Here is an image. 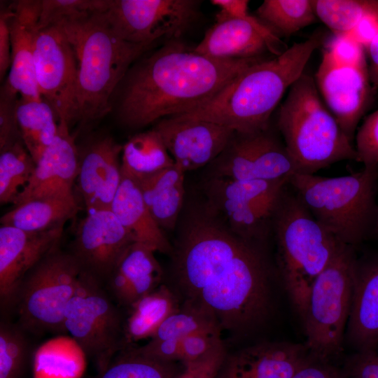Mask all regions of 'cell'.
Returning a JSON list of instances; mask_svg holds the SVG:
<instances>
[{
  "label": "cell",
  "mask_w": 378,
  "mask_h": 378,
  "mask_svg": "<svg viewBox=\"0 0 378 378\" xmlns=\"http://www.w3.org/2000/svg\"><path fill=\"white\" fill-rule=\"evenodd\" d=\"M315 80L303 73L281 105L277 126L296 173L314 174L343 160H356L355 146L323 102Z\"/></svg>",
  "instance_id": "5b68a950"
},
{
  "label": "cell",
  "mask_w": 378,
  "mask_h": 378,
  "mask_svg": "<svg viewBox=\"0 0 378 378\" xmlns=\"http://www.w3.org/2000/svg\"><path fill=\"white\" fill-rule=\"evenodd\" d=\"M111 209L135 242L155 252L172 253V246L149 212L136 181L122 176Z\"/></svg>",
  "instance_id": "d4e9b609"
},
{
  "label": "cell",
  "mask_w": 378,
  "mask_h": 378,
  "mask_svg": "<svg viewBox=\"0 0 378 378\" xmlns=\"http://www.w3.org/2000/svg\"><path fill=\"white\" fill-rule=\"evenodd\" d=\"M27 332L8 317L0 320V378H22L31 354Z\"/></svg>",
  "instance_id": "e575fe53"
},
{
  "label": "cell",
  "mask_w": 378,
  "mask_h": 378,
  "mask_svg": "<svg viewBox=\"0 0 378 378\" xmlns=\"http://www.w3.org/2000/svg\"><path fill=\"white\" fill-rule=\"evenodd\" d=\"M79 209L75 196L35 198L14 206L0 222L27 232H43L64 226Z\"/></svg>",
  "instance_id": "4316f807"
},
{
  "label": "cell",
  "mask_w": 378,
  "mask_h": 378,
  "mask_svg": "<svg viewBox=\"0 0 378 378\" xmlns=\"http://www.w3.org/2000/svg\"><path fill=\"white\" fill-rule=\"evenodd\" d=\"M172 253L184 300L210 311L222 330L243 335L265 320L271 290L262 253L206 204L187 214Z\"/></svg>",
  "instance_id": "6da1fadb"
},
{
  "label": "cell",
  "mask_w": 378,
  "mask_h": 378,
  "mask_svg": "<svg viewBox=\"0 0 378 378\" xmlns=\"http://www.w3.org/2000/svg\"><path fill=\"white\" fill-rule=\"evenodd\" d=\"M81 271L70 251L55 246L21 283L14 310L20 325L30 334L66 332L64 311Z\"/></svg>",
  "instance_id": "9c48e42d"
},
{
  "label": "cell",
  "mask_w": 378,
  "mask_h": 378,
  "mask_svg": "<svg viewBox=\"0 0 378 378\" xmlns=\"http://www.w3.org/2000/svg\"><path fill=\"white\" fill-rule=\"evenodd\" d=\"M130 348L136 354L160 361H181V340H150L142 346H130Z\"/></svg>",
  "instance_id": "f6af8a7d"
},
{
  "label": "cell",
  "mask_w": 378,
  "mask_h": 378,
  "mask_svg": "<svg viewBox=\"0 0 378 378\" xmlns=\"http://www.w3.org/2000/svg\"><path fill=\"white\" fill-rule=\"evenodd\" d=\"M16 95L1 89L0 93V149L22 141L16 117Z\"/></svg>",
  "instance_id": "7bdbcfd3"
},
{
  "label": "cell",
  "mask_w": 378,
  "mask_h": 378,
  "mask_svg": "<svg viewBox=\"0 0 378 378\" xmlns=\"http://www.w3.org/2000/svg\"><path fill=\"white\" fill-rule=\"evenodd\" d=\"M15 111L22 141L36 163L57 134L58 118L43 98H20L17 100Z\"/></svg>",
  "instance_id": "f546056e"
},
{
  "label": "cell",
  "mask_w": 378,
  "mask_h": 378,
  "mask_svg": "<svg viewBox=\"0 0 378 378\" xmlns=\"http://www.w3.org/2000/svg\"><path fill=\"white\" fill-rule=\"evenodd\" d=\"M291 378H346V375L344 369L335 366L331 361L312 357Z\"/></svg>",
  "instance_id": "7dc6e473"
},
{
  "label": "cell",
  "mask_w": 378,
  "mask_h": 378,
  "mask_svg": "<svg viewBox=\"0 0 378 378\" xmlns=\"http://www.w3.org/2000/svg\"><path fill=\"white\" fill-rule=\"evenodd\" d=\"M262 60L214 58L188 50L178 41L167 43L130 73L119 118L128 127H141L195 111Z\"/></svg>",
  "instance_id": "7a4b0ae2"
},
{
  "label": "cell",
  "mask_w": 378,
  "mask_h": 378,
  "mask_svg": "<svg viewBox=\"0 0 378 378\" xmlns=\"http://www.w3.org/2000/svg\"><path fill=\"white\" fill-rule=\"evenodd\" d=\"M41 0H20L9 9L11 65L1 90L24 99H40L35 77L34 48Z\"/></svg>",
  "instance_id": "ffe728a7"
},
{
  "label": "cell",
  "mask_w": 378,
  "mask_h": 378,
  "mask_svg": "<svg viewBox=\"0 0 378 378\" xmlns=\"http://www.w3.org/2000/svg\"><path fill=\"white\" fill-rule=\"evenodd\" d=\"M378 167L337 177L294 174L288 180L316 220L341 243L360 244L373 228Z\"/></svg>",
  "instance_id": "52a82bcc"
},
{
  "label": "cell",
  "mask_w": 378,
  "mask_h": 378,
  "mask_svg": "<svg viewBox=\"0 0 378 378\" xmlns=\"http://www.w3.org/2000/svg\"><path fill=\"white\" fill-rule=\"evenodd\" d=\"M64 226L43 232L0 227V312H14L19 288L27 274L59 245Z\"/></svg>",
  "instance_id": "9a60e30c"
},
{
  "label": "cell",
  "mask_w": 378,
  "mask_h": 378,
  "mask_svg": "<svg viewBox=\"0 0 378 378\" xmlns=\"http://www.w3.org/2000/svg\"><path fill=\"white\" fill-rule=\"evenodd\" d=\"M174 164L162 138L153 128L132 136L122 146V175L136 181Z\"/></svg>",
  "instance_id": "f1b7e54d"
},
{
  "label": "cell",
  "mask_w": 378,
  "mask_h": 378,
  "mask_svg": "<svg viewBox=\"0 0 378 378\" xmlns=\"http://www.w3.org/2000/svg\"><path fill=\"white\" fill-rule=\"evenodd\" d=\"M221 330L201 331L181 340V362L195 360L223 343Z\"/></svg>",
  "instance_id": "ee69618b"
},
{
  "label": "cell",
  "mask_w": 378,
  "mask_h": 378,
  "mask_svg": "<svg viewBox=\"0 0 378 378\" xmlns=\"http://www.w3.org/2000/svg\"><path fill=\"white\" fill-rule=\"evenodd\" d=\"M9 9L1 10L0 14V78L5 76L11 65V39L9 27Z\"/></svg>",
  "instance_id": "681fc988"
},
{
  "label": "cell",
  "mask_w": 378,
  "mask_h": 378,
  "mask_svg": "<svg viewBox=\"0 0 378 378\" xmlns=\"http://www.w3.org/2000/svg\"><path fill=\"white\" fill-rule=\"evenodd\" d=\"M355 139L356 161L365 167H378V109L365 118Z\"/></svg>",
  "instance_id": "60d3db41"
},
{
  "label": "cell",
  "mask_w": 378,
  "mask_h": 378,
  "mask_svg": "<svg viewBox=\"0 0 378 378\" xmlns=\"http://www.w3.org/2000/svg\"><path fill=\"white\" fill-rule=\"evenodd\" d=\"M356 260L353 247L342 244L313 284L302 323L314 358L331 361L343 351Z\"/></svg>",
  "instance_id": "ba28073f"
},
{
  "label": "cell",
  "mask_w": 378,
  "mask_h": 378,
  "mask_svg": "<svg viewBox=\"0 0 378 378\" xmlns=\"http://www.w3.org/2000/svg\"><path fill=\"white\" fill-rule=\"evenodd\" d=\"M35 77L41 97L55 111L59 121L69 125L77 119V61L62 29H38L34 48Z\"/></svg>",
  "instance_id": "7c38bea8"
},
{
  "label": "cell",
  "mask_w": 378,
  "mask_h": 378,
  "mask_svg": "<svg viewBox=\"0 0 378 378\" xmlns=\"http://www.w3.org/2000/svg\"><path fill=\"white\" fill-rule=\"evenodd\" d=\"M36 162L22 141L0 149V203L15 204L29 183Z\"/></svg>",
  "instance_id": "836d02e7"
},
{
  "label": "cell",
  "mask_w": 378,
  "mask_h": 378,
  "mask_svg": "<svg viewBox=\"0 0 378 378\" xmlns=\"http://www.w3.org/2000/svg\"><path fill=\"white\" fill-rule=\"evenodd\" d=\"M316 15L334 34L349 33L362 17L378 6L374 0H312Z\"/></svg>",
  "instance_id": "74e56055"
},
{
  "label": "cell",
  "mask_w": 378,
  "mask_h": 378,
  "mask_svg": "<svg viewBox=\"0 0 378 378\" xmlns=\"http://www.w3.org/2000/svg\"><path fill=\"white\" fill-rule=\"evenodd\" d=\"M343 369L346 378H378V351L356 352Z\"/></svg>",
  "instance_id": "bcb514c9"
},
{
  "label": "cell",
  "mask_w": 378,
  "mask_h": 378,
  "mask_svg": "<svg viewBox=\"0 0 378 378\" xmlns=\"http://www.w3.org/2000/svg\"><path fill=\"white\" fill-rule=\"evenodd\" d=\"M200 1L195 0H110L104 15L122 40L154 44L180 36L194 22Z\"/></svg>",
  "instance_id": "8fae6325"
},
{
  "label": "cell",
  "mask_w": 378,
  "mask_h": 378,
  "mask_svg": "<svg viewBox=\"0 0 378 378\" xmlns=\"http://www.w3.org/2000/svg\"><path fill=\"white\" fill-rule=\"evenodd\" d=\"M83 349L70 336L44 342L34 356V378H80L85 368Z\"/></svg>",
  "instance_id": "4dcf8cb0"
},
{
  "label": "cell",
  "mask_w": 378,
  "mask_h": 378,
  "mask_svg": "<svg viewBox=\"0 0 378 378\" xmlns=\"http://www.w3.org/2000/svg\"><path fill=\"white\" fill-rule=\"evenodd\" d=\"M365 52L349 33H343L334 34L323 53L338 66L368 71Z\"/></svg>",
  "instance_id": "ab89813d"
},
{
  "label": "cell",
  "mask_w": 378,
  "mask_h": 378,
  "mask_svg": "<svg viewBox=\"0 0 378 378\" xmlns=\"http://www.w3.org/2000/svg\"><path fill=\"white\" fill-rule=\"evenodd\" d=\"M185 172L175 164L136 181L144 202L159 227H176L184 201Z\"/></svg>",
  "instance_id": "484cf974"
},
{
  "label": "cell",
  "mask_w": 378,
  "mask_h": 378,
  "mask_svg": "<svg viewBox=\"0 0 378 378\" xmlns=\"http://www.w3.org/2000/svg\"><path fill=\"white\" fill-rule=\"evenodd\" d=\"M319 44L318 36L295 43L275 58L247 69L201 107L176 116L215 122L240 133L268 128L272 112Z\"/></svg>",
  "instance_id": "3957f363"
},
{
  "label": "cell",
  "mask_w": 378,
  "mask_h": 378,
  "mask_svg": "<svg viewBox=\"0 0 378 378\" xmlns=\"http://www.w3.org/2000/svg\"><path fill=\"white\" fill-rule=\"evenodd\" d=\"M258 19L277 36H290L316 20L312 0H265Z\"/></svg>",
  "instance_id": "d6a6232c"
},
{
  "label": "cell",
  "mask_w": 378,
  "mask_h": 378,
  "mask_svg": "<svg viewBox=\"0 0 378 378\" xmlns=\"http://www.w3.org/2000/svg\"><path fill=\"white\" fill-rule=\"evenodd\" d=\"M110 0H41L38 29L105 12Z\"/></svg>",
  "instance_id": "f35d334b"
},
{
  "label": "cell",
  "mask_w": 378,
  "mask_h": 378,
  "mask_svg": "<svg viewBox=\"0 0 378 378\" xmlns=\"http://www.w3.org/2000/svg\"><path fill=\"white\" fill-rule=\"evenodd\" d=\"M121 309L99 281L81 271L65 308L64 327L99 372L127 347Z\"/></svg>",
  "instance_id": "30bf717a"
},
{
  "label": "cell",
  "mask_w": 378,
  "mask_h": 378,
  "mask_svg": "<svg viewBox=\"0 0 378 378\" xmlns=\"http://www.w3.org/2000/svg\"><path fill=\"white\" fill-rule=\"evenodd\" d=\"M312 357L304 344L258 343L227 355L216 378H291Z\"/></svg>",
  "instance_id": "7402d4cb"
},
{
  "label": "cell",
  "mask_w": 378,
  "mask_h": 378,
  "mask_svg": "<svg viewBox=\"0 0 378 378\" xmlns=\"http://www.w3.org/2000/svg\"><path fill=\"white\" fill-rule=\"evenodd\" d=\"M122 146L104 136L80 152L77 186L87 212L111 209L122 175L120 155Z\"/></svg>",
  "instance_id": "d6986e66"
},
{
  "label": "cell",
  "mask_w": 378,
  "mask_h": 378,
  "mask_svg": "<svg viewBox=\"0 0 378 378\" xmlns=\"http://www.w3.org/2000/svg\"><path fill=\"white\" fill-rule=\"evenodd\" d=\"M220 330L216 317L197 304L184 300L179 308L169 315L150 340H178L201 331Z\"/></svg>",
  "instance_id": "8d00e7d4"
},
{
  "label": "cell",
  "mask_w": 378,
  "mask_h": 378,
  "mask_svg": "<svg viewBox=\"0 0 378 378\" xmlns=\"http://www.w3.org/2000/svg\"><path fill=\"white\" fill-rule=\"evenodd\" d=\"M373 230H374V233H376V234L378 236V206H377V211H376V214H375Z\"/></svg>",
  "instance_id": "816d5d0a"
},
{
  "label": "cell",
  "mask_w": 378,
  "mask_h": 378,
  "mask_svg": "<svg viewBox=\"0 0 378 378\" xmlns=\"http://www.w3.org/2000/svg\"><path fill=\"white\" fill-rule=\"evenodd\" d=\"M78 155L69 124L59 120L54 141L36 163L29 183L14 206L35 198L74 197L73 186L78 174Z\"/></svg>",
  "instance_id": "44dd1931"
},
{
  "label": "cell",
  "mask_w": 378,
  "mask_h": 378,
  "mask_svg": "<svg viewBox=\"0 0 378 378\" xmlns=\"http://www.w3.org/2000/svg\"><path fill=\"white\" fill-rule=\"evenodd\" d=\"M135 242L111 209L87 212L75 230L71 253L82 271L103 285L125 250Z\"/></svg>",
  "instance_id": "5bb4252c"
},
{
  "label": "cell",
  "mask_w": 378,
  "mask_h": 378,
  "mask_svg": "<svg viewBox=\"0 0 378 378\" xmlns=\"http://www.w3.org/2000/svg\"><path fill=\"white\" fill-rule=\"evenodd\" d=\"M179 307L177 296L164 284L140 298L128 309L125 318L126 346L141 340L150 339L165 319Z\"/></svg>",
  "instance_id": "83f0119b"
},
{
  "label": "cell",
  "mask_w": 378,
  "mask_h": 378,
  "mask_svg": "<svg viewBox=\"0 0 378 378\" xmlns=\"http://www.w3.org/2000/svg\"><path fill=\"white\" fill-rule=\"evenodd\" d=\"M284 188L273 214L279 265L285 289L303 321L313 284L342 243L316 220L295 192L285 193Z\"/></svg>",
  "instance_id": "8992f818"
},
{
  "label": "cell",
  "mask_w": 378,
  "mask_h": 378,
  "mask_svg": "<svg viewBox=\"0 0 378 378\" xmlns=\"http://www.w3.org/2000/svg\"><path fill=\"white\" fill-rule=\"evenodd\" d=\"M370 64L368 68L370 82L378 88V35L366 50Z\"/></svg>",
  "instance_id": "f907efd6"
},
{
  "label": "cell",
  "mask_w": 378,
  "mask_h": 378,
  "mask_svg": "<svg viewBox=\"0 0 378 378\" xmlns=\"http://www.w3.org/2000/svg\"><path fill=\"white\" fill-rule=\"evenodd\" d=\"M153 129L162 138L175 165L184 172L215 160L234 133L215 122L178 116L162 119Z\"/></svg>",
  "instance_id": "2e32d148"
},
{
  "label": "cell",
  "mask_w": 378,
  "mask_h": 378,
  "mask_svg": "<svg viewBox=\"0 0 378 378\" xmlns=\"http://www.w3.org/2000/svg\"><path fill=\"white\" fill-rule=\"evenodd\" d=\"M77 61V119L102 118L110 109L111 97L132 63L153 44L120 38L103 13L60 22Z\"/></svg>",
  "instance_id": "277c9868"
},
{
  "label": "cell",
  "mask_w": 378,
  "mask_h": 378,
  "mask_svg": "<svg viewBox=\"0 0 378 378\" xmlns=\"http://www.w3.org/2000/svg\"><path fill=\"white\" fill-rule=\"evenodd\" d=\"M287 180H236L211 176L204 184L205 195L241 203L276 205Z\"/></svg>",
  "instance_id": "1f68e13d"
},
{
  "label": "cell",
  "mask_w": 378,
  "mask_h": 378,
  "mask_svg": "<svg viewBox=\"0 0 378 378\" xmlns=\"http://www.w3.org/2000/svg\"><path fill=\"white\" fill-rule=\"evenodd\" d=\"M314 80L326 106L353 142L371 98L368 71L338 66L323 53Z\"/></svg>",
  "instance_id": "ac0fdd59"
},
{
  "label": "cell",
  "mask_w": 378,
  "mask_h": 378,
  "mask_svg": "<svg viewBox=\"0 0 378 378\" xmlns=\"http://www.w3.org/2000/svg\"><path fill=\"white\" fill-rule=\"evenodd\" d=\"M285 43L258 18L244 19L218 12L216 22L193 51L218 59L258 57L268 50L278 56L287 50Z\"/></svg>",
  "instance_id": "e0dca14e"
},
{
  "label": "cell",
  "mask_w": 378,
  "mask_h": 378,
  "mask_svg": "<svg viewBox=\"0 0 378 378\" xmlns=\"http://www.w3.org/2000/svg\"><path fill=\"white\" fill-rule=\"evenodd\" d=\"M349 34L366 50L378 35V6L367 13L358 21Z\"/></svg>",
  "instance_id": "c3c4849f"
},
{
  "label": "cell",
  "mask_w": 378,
  "mask_h": 378,
  "mask_svg": "<svg viewBox=\"0 0 378 378\" xmlns=\"http://www.w3.org/2000/svg\"><path fill=\"white\" fill-rule=\"evenodd\" d=\"M377 349H378V348H377Z\"/></svg>",
  "instance_id": "f5cc1de1"
},
{
  "label": "cell",
  "mask_w": 378,
  "mask_h": 378,
  "mask_svg": "<svg viewBox=\"0 0 378 378\" xmlns=\"http://www.w3.org/2000/svg\"><path fill=\"white\" fill-rule=\"evenodd\" d=\"M155 252L133 242L118 261L104 286L120 307L128 309L161 285L163 273Z\"/></svg>",
  "instance_id": "cb8c5ba5"
},
{
  "label": "cell",
  "mask_w": 378,
  "mask_h": 378,
  "mask_svg": "<svg viewBox=\"0 0 378 378\" xmlns=\"http://www.w3.org/2000/svg\"><path fill=\"white\" fill-rule=\"evenodd\" d=\"M214 176L236 180H287L296 173L294 162L269 127L253 132H234L212 162Z\"/></svg>",
  "instance_id": "4fadbf2b"
},
{
  "label": "cell",
  "mask_w": 378,
  "mask_h": 378,
  "mask_svg": "<svg viewBox=\"0 0 378 378\" xmlns=\"http://www.w3.org/2000/svg\"><path fill=\"white\" fill-rule=\"evenodd\" d=\"M97 378H177L180 370L174 363L153 359L132 350L119 352Z\"/></svg>",
  "instance_id": "d590c367"
},
{
  "label": "cell",
  "mask_w": 378,
  "mask_h": 378,
  "mask_svg": "<svg viewBox=\"0 0 378 378\" xmlns=\"http://www.w3.org/2000/svg\"><path fill=\"white\" fill-rule=\"evenodd\" d=\"M344 340L356 352L378 348V258L356 260Z\"/></svg>",
  "instance_id": "603a6c76"
},
{
  "label": "cell",
  "mask_w": 378,
  "mask_h": 378,
  "mask_svg": "<svg viewBox=\"0 0 378 378\" xmlns=\"http://www.w3.org/2000/svg\"><path fill=\"white\" fill-rule=\"evenodd\" d=\"M227 355L223 342L203 356L183 363V369L177 378H216Z\"/></svg>",
  "instance_id": "b9f144b4"
}]
</instances>
